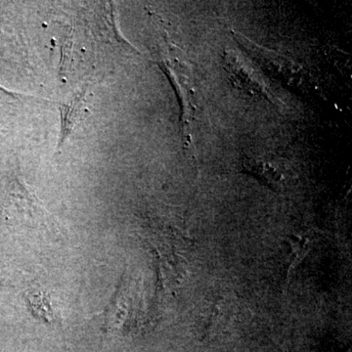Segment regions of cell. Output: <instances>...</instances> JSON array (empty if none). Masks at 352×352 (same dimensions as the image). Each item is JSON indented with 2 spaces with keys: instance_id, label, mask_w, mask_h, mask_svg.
<instances>
[{
  "instance_id": "cell-1",
  "label": "cell",
  "mask_w": 352,
  "mask_h": 352,
  "mask_svg": "<svg viewBox=\"0 0 352 352\" xmlns=\"http://www.w3.org/2000/svg\"><path fill=\"white\" fill-rule=\"evenodd\" d=\"M85 92L74 96L68 103H65L60 108L61 111V135H60L58 148L63 146L65 141L73 131L74 127L82 120L85 113Z\"/></svg>"
},
{
  "instance_id": "cell-2",
  "label": "cell",
  "mask_w": 352,
  "mask_h": 352,
  "mask_svg": "<svg viewBox=\"0 0 352 352\" xmlns=\"http://www.w3.org/2000/svg\"><path fill=\"white\" fill-rule=\"evenodd\" d=\"M129 307H131V302H129V289L124 288L122 284V287L113 298V302H111L107 315H106V326L111 331L119 330L124 327L129 315Z\"/></svg>"
}]
</instances>
